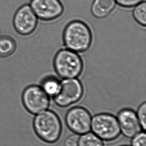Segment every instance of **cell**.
<instances>
[{
    "label": "cell",
    "mask_w": 146,
    "mask_h": 146,
    "mask_svg": "<svg viewBox=\"0 0 146 146\" xmlns=\"http://www.w3.org/2000/svg\"><path fill=\"white\" fill-rule=\"evenodd\" d=\"M63 44L67 49L82 53L90 48L92 42L91 30L85 23L80 20L69 22L62 35Z\"/></svg>",
    "instance_id": "6da1fadb"
},
{
    "label": "cell",
    "mask_w": 146,
    "mask_h": 146,
    "mask_svg": "<svg viewBox=\"0 0 146 146\" xmlns=\"http://www.w3.org/2000/svg\"><path fill=\"white\" fill-rule=\"evenodd\" d=\"M33 126L36 136L46 144H54L61 137L62 131L61 120L53 111L46 110L36 115Z\"/></svg>",
    "instance_id": "7a4b0ae2"
},
{
    "label": "cell",
    "mask_w": 146,
    "mask_h": 146,
    "mask_svg": "<svg viewBox=\"0 0 146 146\" xmlns=\"http://www.w3.org/2000/svg\"><path fill=\"white\" fill-rule=\"evenodd\" d=\"M53 66L55 72L62 78H76L83 71V62L77 52L68 49H62L55 54Z\"/></svg>",
    "instance_id": "3957f363"
},
{
    "label": "cell",
    "mask_w": 146,
    "mask_h": 146,
    "mask_svg": "<svg viewBox=\"0 0 146 146\" xmlns=\"http://www.w3.org/2000/svg\"><path fill=\"white\" fill-rule=\"evenodd\" d=\"M91 129L99 138L105 141H112L120 136V128L116 117L109 113L95 115L91 120Z\"/></svg>",
    "instance_id": "277c9868"
},
{
    "label": "cell",
    "mask_w": 146,
    "mask_h": 146,
    "mask_svg": "<svg viewBox=\"0 0 146 146\" xmlns=\"http://www.w3.org/2000/svg\"><path fill=\"white\" fill-rule=\"evenodd\" d=\"M83 92V85L79 80L65 79L60 82L59 91L53 100L58 106L65 108L79 101Z\"/></svg>",
    "instance_id": "5b68a950"
},
{
    "label": "cell",
    "mask_w": 146,
    "mask_h": 146,
    "mask_svg": "<svg viewBox=\"0 0 146 146\" xmlns=\"http://www.w3.org/2000/svg\"><path fill=\"white\" fill-rule=\"evenodd\" d=\"M22 102L25 108L33 115L46 110L50 105V98L42 87L31 85L26 87L22 94Z\"/></svg>",
    "instance_id": "8992f818"
},
{
    "label": "cell",
    "mask_w": 146,
    "mask_h": 146,
    "mask_svg": "<svg viewBox=\"0 0 146 146\" xmlns=\"http://www.w3.org/2000/svg\"><path fill=\"white\" fill-rule=\"evenodd\" d=\"M92 117L87 109L75 106L67 111L65 117L66 125L75 134L83 135L91 130Z\"/></svg>",
    "instance_id": "52a82bcc"
},
{
    "label": "cell",
    "mask_w": 146,
    "mask_h": 146,
    "mask_svg": "<svg viewBox=\"0 0 146 146\" xmlns=\"http://www.w3.org/2000/svg\"><path fill=\"white\" fill-rule=\"evenodd\" d=\"M38 19L29 4L21 6L14 15L13 24L17 33L23 36H30L36 31Z\"/></svg>",
    "instance_id": "ba28073f"
},
{
    "label": "cell",
    "mask_w": 146,
    "mask_h": 146,
    "mask_svg": "<svg viewBox=\"0 0 146 146\" xmlns=\"http://www.w3.org/2000/svg\"><path fill=\"white\" fill-rule=\"evenodd\" d=\"M30 6L38 19L44 21L56 20L64 12L60 0H31Z\"/></svg>",
    "instance_id": "9c48e42d"
},
{
    "label": "cell",
    "mask_w": 146,
    "mask_h": 146,
    "mask_svg": "<svg viewBox=\"0 0 146 146\" xmlns=\"http://www.w3.org/2000/svg\"><path fill=\"white\" fill-rule=\"evenodd\" d=\"M117 120L121 132L127 138H133L140 132L141 127L136 113L132 109H122L118 114Z\"/></svg>",
    "instance_id": "30bf717a"
},
{
    "label": "cell",
    "mask_w": 146,
    "mask_h": 146,
    "mask_svg": "<svg viewBox=\"0 0 146 146\" xmlns=\"http://www.w3.org/2000/svg\"><path fill=\"white\" fill-rule=\"evenodd\" d=\"M116 4L115 0H93L91 13L98 19L106 18L114 10Z\"/></svg>",
    "instance_id": "8fae6325"
},
{
    "label": "cell",
    "mask_w": 146,
    "mask_h": 146,
    "mask_svg": "<svg viewBox=\"0 0 146 146\" xmlns=\"http://www.w3.org/2000/svg\"><path fill=\"white\" fill-rule=\"evenodd\" d=\"M17 44L13 38L8 36H0V58L9 57L16 51Z\"/></svg>",
    "instance_id": "7c38bea8"
},
{
    "label": "cell",
    "mask_w": 146,
    "mask_h": 146,
    "mask_svg": "<svg viewBox=\"0 0 146 146\" xmlns=\"http://www.w3.org/2000/svg\"><path fill=\"white\" fill-rule=\"evenodd\" d=\"M60 84L58 79L55 77L49 76L42 80L40 87L49 97H53L59 91Z\"/></svg>",
    "instance_id": "4fadbf2b"
},
{
    "label": "cell",
    "mask_w": 146,
    "mask_h": 146,
    "mask_svg": "<svg viewBox=\"0 0 146 146\" xmlns=\"http://www.w3.org/2000/svg\"><path fill=\"white\" fill-rule=\"evenodd\" d=\"M78 146H104L102 141L92 133L82 135L79 138Z\"/></svg>",
    "instance_id": "5bb4252c"
},
{
    "label": "cell",
    "mask_w": 146,
    "mask_h": 146,
    "mask_svg": "<svg viewBox=\"0 0 146 146\" xmlns=\"http://www.w3.org/2000/svg\"><path fill=\"white\" fill-rule=\"evenodd\" d=\"M133 16L135 20L140 25L146 27V3L145 1L134 7L133 11Z\"/></svg>",
    "instance_id": "9a60e30c"
},
{
    "label": "cell",
    "mask_w": 146,
    "mask_h": 146,
    "mask_svg": "<svg viewBox=\"0 0 146 146\" xmlns=\"http://www.w3.org/2000/svg\"><path fill=\"white\" fill-rule=\"evenodd\" d=\"M137 116L138 119L140 124L141 129L143 130L146 131V103H143L139 107Z\"/></svg>",
    "instance_id": "2e32d148"
},
{
    "label": "cell",
    "mask_w": 146,
    "mask_h": 146,
    "mask_svg": "<svg viewBox=\"0 0 146 146\" xmlns=\"http://www.w3.org/2000/svg\"><path fill=\"white\" fill-rule=\"evenodd\" d=\"M132 146H146V135L145 132H139L133 137Z\"/></svg>",
    "instance_id": "e0dca14e"
},
{
    "label": "cell",
    "mask_w": 146,
    "mask_h": 146,
    "mask_svg": "<svg viewBox=\"0 0 146 146\" xmlns=\"http://www.w3.org/2000/svg\"><path fill=\"white\" fill-rule=\"evenodd\" d=\"M119 6L125 8L134 7L144 0H115Z\"/></svg>",
    "instance_id": "ac0fdd59"
},
{
    "label": "cell",
    "mask_w": 146,
    "mask_h": 146,
    "mask_svg": "<svg viewBox=\"0 0 146 146\" xmlns=\"http://www.w3.org/2000/svg\"><path fill=\"white\" fill-rule=\"evenodd\" d=\"M79 138V136L77 134L71 135L65 139L64 146H78Z\"/></svg>",
    "instance_id": "d6986e66"
},
{
    "label": "cell",
    "mask_w": 146,
    "mask_h": 146,
    "mask_svg": "<svg viewBox=\"0 0 146 146\" xmlns=\"http://www.w3.org/2000/svg\"><path fill=\"white\" fill-rule=\"evenodd\" d=\"M126 146V145H125V146Z\"/></svg>",
    "instance_id": "ffe728a7"
}]
</instances>
